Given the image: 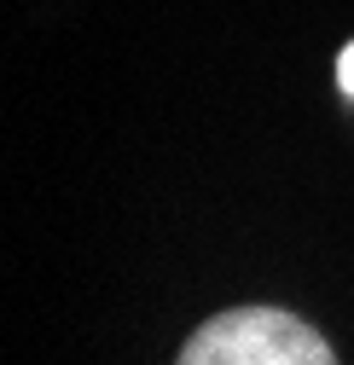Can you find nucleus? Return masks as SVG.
<instances>
[{"mask_svg":"<svg viewBox=\"0 0 354 365\" xmlns=\"http://www.w3.org/2000/svg\"><path fill=\"white\" fill-rule=\"evenodd\" d=\"M174 365H337V354L285 307H233L198 325Z\"/></svg>","mask_w":354,"mask_h":365,"instance_id":"obj_1","label":"nucleus"},{"mask_svg":"<svg viewBox=\"0 0 354 365\" xmlns=\"http://www.w3.org/2000/svg\"><path fill=\"white\" fill-rule=\"evenodd\" d=\"M337 81H343V93H354V41H348L343 58H337Z\"/></svg>","mask_w":354,"mask_h":365,"instance_id":"obj_2","label":"nucleus"}]
</instances>
